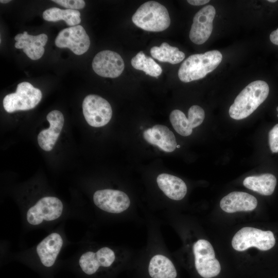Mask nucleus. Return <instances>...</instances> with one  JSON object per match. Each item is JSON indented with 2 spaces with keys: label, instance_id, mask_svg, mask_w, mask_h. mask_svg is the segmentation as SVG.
<instances>
[{
  "label": "nucleus",
  "instance_id": "nucleus-21",
  "mask_svg": "<svg viewBox=\"0 0 278 278\" xmlns=\"http://www.w3.org/2000/svg\"><path fill=\"white\" fill-rule=\"evenodd\" d=\"M148 272L152 278H176V268L171 261L165 256L158 254L151 259Z\"/></svg>",
  "mask_w": 278,
  "mask_h": 278
},
{
  "label": "nucleus",
  "instance_id": "nucleus-7",
  "mask_svg": "<svg viewBox=\"0 0 278 278\" xmlns=\"http://www.w3.org/2000/svg\"><path fill=\"white\" fill-rule=\"evenodd\" d=\"M82 109L85 120L94 127H100L107 125L112 115V108L109 102L95 94L89 95L84 98Z\"/></svg>",
  "mask_w": 278,
  "mask_h": 278
},
{
  "label": "nucleus",
  "instance_id": "nucleus-19",
  "mask_svg": "<svg viewBox=\"0 0 278 278\" xmlns=\"http://www.w3.org/2000/svg\"><path fill=\"white\" fill-rule=\"evenodd\" d=\"M161 190L169 198L174 200L182 199L186 194L187 186L180 178L167 173H161L157 178Z\"/></svg>",
  "mask_w": 278,
  "mask_h": 278
},
{
  "label": "nucleus",
  "instance_id": "nucleus-9",
  "mask_svg": "<svg viewBox=\"0 0 278 278\" xmlns=\"http://www.w3.org/2000/svg\"><path fill=\"white\" fill-rule=\"evenodd\" d=\"M55 42L57 47L68 48L77 55L87 51L90 45L89 37L81 25L62 30L56 38Z\"/></svg>",
  "mask_w": 278,
  "mask_h": 278
},
{
  "label": "nucleus",
  "instance_id": "nucleus-34",
  "mask_svg": "<svg viewBox=\"0 0 278 278\" xmlns=\"http://www.w3.org/2000/svg\"><path fill=\"white\" fill-rule=\"evenodd\" d=\"M276 110H277V116L278 117V107H277V108H276Z\"/></svg>",
  "mask_w": 278,
  "mask_h": 278
},
{
  "label": "nucleus",
  "instance_id": "nucleus-31",
  "mask_svg": "<svg viewBox=\"0 0 278 278\" xmlns=\"http://www.w3.org/2000/svg\"><path fill=\"white\" fill-rule=\"evenodd\" d=\"M10 1H10V0H1L0 2L1 3H8V2H10Z\"/></svg>",
  "mask_w": 278,
  "mask_h": 278
},
{
  "label": "nucleus",
  "instance_id": "nucleus-26",
  "mask_svg": "<svg viewBox=\"0 0 278 278\" xmlns=\"http://www.w3.org/2000/svg\"><path fill=\"white\" fill-rule=\"evenodd\" d=\"M204 117V111L200 106L194 105L189 109L187 118L193 129L200 125L203 121Z\"/></svg>",
  "mask_w": 278,
  "mask_h": 278
},
{
  "label": "nucleus",
  "instance_id": "nucleus-1",
  "mask_svg": "<svg viewBox=\"0 0 278 278\" xmlns=\"http://www.w3.org/2000/svg\"><path fill=\"white\" fill-rule=\"evenodd\" d=\"M269 92V87L265 81L252 82L236 97L229 108V115L236 120L248 117L266 100Z\"/></svg>",
  "mask_w": 278,
  "mask_h": 278
},
{
  "label": "nucleus",
  "instance_id": "nucleus-23",
  "mask_svg": "<svg viewBox=\"0 0 278 278\" xmlns=\"http://www.w3.org/2000/svg\"><path fill=\"white\" fill-rule=\"evenodd\" d=\"M43 19L49 22L63 20L70 26H77L81 22L80 13L76 10L61 9L52 7L43 13Z\"/></svg>",
  "mask_w": 278,
  "mask_h": 278
},
{
  "label": "nucleus",
  "instance_id": "nucleus-3",
  "mask_svg": "<svg viewBox=\"0 0 278 278\" xmlns=\"http://www.w3.org/2000/svg\"><path fill=\"white\" fill-rule=\"evenodd\" d=\"M132 21L138 27L152 32L163 31L170 24L167 9L155 1H148L142 4L133 15Z\"/></svg>",
  "mask_w": 278,
  "mask_h": 278
},
{
  "label": "nucleus",
  "instance_id": "nucleus-6",
  "mask_svg": "<svg viewBox=\"0 0 278 278\" xmlns=\"http://www.w3.org/2000/svg\"><path fill=\"white\" fill-rule=\"evenodd\" d=\"M193 252L195 267L200 276L212 278L219 274L221 266L209 241L202 239L197 241L193 246Z\"/></svg>",
  "mask_w": 278,
  "mask_h": 278
},
{
  "label": "nucleus",
  "instance_id": "nucleus-24",
  "mask_svg": "<svg viewBox=\"0 0 278 278\" xmlns=\"http://www.w3.org/2000/svg\"><path fill=\"white\" fill-rule=\"evenodd\" d=\"M132 66L136 70L143 71L146 74L158 77L162 70L161 67L150 57L146 56L143 51H140L131 60Z\"/></svg>",
  "mask_w": 278,
  "mask_h": 278
},
{
  "label": "nucleus",
  "instance_id": "nucleus-20",
  "mask_svg": "<svg viewBox=\"0 0 278 278\" xmlns=\"http://www.w3.org/2000/svg\"><path fill=\"white\" fill-rule=\"evenodd\" d=\"M247 188L260 195L269 196L272 194L276 184L275 177L271 173H263L258 176H249L243 181Z\"/></svg>",
  "mask_w": 278,
  "mask_h": 278
},
{
  "label": "nucleus",
  "instance_id": "nucleus-2",
  "mask_svg": "<svg viewBox=\"0 0 278 278\" xmlns=\"http://www.w3.org/2000/svg\"><path fill=\"white\" fill-rule=\"evenodd\" d=\"M222 59V54L217 50L190 55L181 65L178 77L184 82L202 79L214 71Z\"/></svg>",
  "mask_w": 278,
  "mask_h": 278
},
{
  "label": "nucleus",
  "instance_id": "nucleus-28",
  "mask_svg": "<svg viewBox=\"0 0 278 278\" xmlns=\"http://www.w3.org/2000/svg\"><path fill=\"white\" fill-rule=\"evenodd\" d=\"M269 145L272 153L278 152V124L275 125L268 134Z\"/></svg>",
  "mask_w": 278,
  "mask_h": 278
},
{
  "label": "nucleus",
  "instance_id": "nucleus-5",
  "mask_svg": "<svg viewBox=\"0 0 278 278\" xmlns=\"http://www.w3.org/2000/svg\"><path fill=\"white\" fill-rule=\"evenodd\" d=\"M41 98L42 93L39 89L28 82H22L18 85L15 93L5 96L3 107L8 113L29 110L36 107Z\"/></svg>",
  "mask_w": 278,
  "mask_h": 278
},
{
  "label": "nucleus",
  "instance_id": "nucleus-8",
  "mask_svg": "<svg viewBox=\"0 0 278 278\" xmlns=\"http://www.w3.org/2000/svg\"><path fill=\"white\" fill-rule=\"evenodd\" d=\"M63 209V204L58 198L44 197L29 208L26 219L29 224L37 225L43 221H52L58 218Z\"/></svg>",
  "mask_w": 278,
  "mask_h": 278
},
{
  "label": "nucleus",
  "instance_id": "nucleus-15",
  "mask_svg": "<svg viewBox=\"0 0 278 278\" xmlns=\"http://www.w3.org/2000/svg\"><path fill=\"white\" fill-rule=\"evenodd\" d=\"M14 40L16 41L15 47L23 49L30 59L35 60L41 58L44 54V46L47 42L48 37L45 33L32 36L24 31L15 36Z\"/></svg>",
  "mask_w": 278,
  "mask_h": 278
},
{
  "label": "nucleus",
  "instance_id": "nucleus-12",
  "mask_svg": "<svg viewBox=\"0 0 278 278\" xmlns=\"http://www.w3.org/2000/svg\"><path fill=\"white\" fill-rule=\"evenodd\" d=\"M92 67L97 75L114 78L121 74L125 68V63L118 53L106 50L96 55L93 60Z\"/></svg>",
  "mask_w": 278,
  "mask_h": 278
},
{
  "label": "nucleus",
  "instance_id": "nucleus-25",
  "mask_svg": "<svg viewBox=\"0 0 278 278\" xmlns=\"http://www.w3.org/2000/svg\"><path fill=\"white\" fill-rule=\"evenodd\" d=\"M170 121L176 131L184 136L190 135L193 132L190 123L183 112L174 110L170 114Z\"/></svg>",
  "mask_w": 278,
  "mask_h": 278
},
{
  "label": "nucleus",
  "instance_id": "nucleus-14",
  "mask_svg": "<svg viewBox=\"0 0 278 278\" xmlns=\"http://www.w3.org/2000/svg\"><path fill=\"white\" fill-rule=\"evenodd\" d=\"M47 120L49 123L48 129L42 130L38 135V142L40 147L44 150H51L62 129L64 118L63 114L55 110L47 115Z\"/></svg>",
  "mask_w": 278,
  "mask_h": 278
},
{
  "label": "nucleus",
  "instance_id": "nucleus-17",
  "mask_svg": "<svg viewBox=\"0 0 278 278\" xmlns=\"http://www.w3.org/2000/svg\"><path fill=\"white\" fill-rule=\"evenodd\" d=\"M257 205V200L254 196L242 192H231L222 198L220 202L221 208L229 213L253 211Z\"/></svg>",
  "mask_w": 278,
  "mask_h": 278
},
{
  "label": "nucleus",
  "instance_id": "nucleus-30",
  "mask_svg": "<svg viewBox=\"0 0 278 278\" xmlns=\"http://www.w3.org/2000/svg\"><path fill=\"white\" fill-rule=\"evenodd\" d=\"M210 2L209 0H188L187 2L194 6H200L204 5Z\"/></svg>",
  "mask_w": 278,
  "mask_h": 278
},
{
  "label": "nucleus",
  "instance_id": "nucleus-16",
  "mask_svg": "<svg viewBox=\"0 0 278 278\" xmlns=\"http://www.w3.org/2000/svg\"><path fill=\"white\" fill-rule=\"evenodd\" d=\"M144 139L166 152L173 151L177 144L173 133L164 125H156L143 132Z\"/></svg>",
  "mask_w": 278,
  "mask_h": 278
},
{
  "label": "nucleus",
  "instance_id": "nucleus-22",
  "mask_svg": "<svg viewBox=\"0 0 278 278\" xmlns=\"http://www.w3.org/2000/svg\"><path fill=\"white\" fill-rule=\"evenodd\" d=\"M151 56L159 61L175 64L181 62L185 58L183 52L178 48L163 42L160 46H153L150 49Z\"/></svg>",
  "mask_w": 278,
  "mask_h": 278
},
{
  "label": "nucleus",
  "instance_id": "nucleus-27",
  "mask_svg": "<svg viewBox=\"0 0 278 278\" xmlns=\"http://www.w3.org/2000/svg\"><path fill=\"white\" fill-rule=\"evenodd\" d=\"M53 2L69 9H82L85 3L83 0H53Z\"/></svg>",
  "mask_w": 278,
  "mask_h": 278
},
{
  "label": "nucleus",
  "instance_id": "nucleus-32",
  "mask_svg": "<svg viewBox=\"0 0 278 278\" xmlns=\"http://www.w3.org/2000/svg\"><path fill=\"white\" fill-rule=\"evenodd\" d=\"M268 2H270V3H275L276 2V0H268Z\"/></svg>",
  "mask_w": 278,
  "mask_h": 278
},
{
  "label": "nucleus",
  "instance_id": "nucleus-33",
  "mask_svg": "<svg viewBox=\"0 0 278 278\" xmlns=\"http://www.w3.org/2000/svg\"><path fill=\"white\" fill-rule=\"evenodd\" d=\"M180 147V146L179 145H177V148H179Z\"/></svg>",
  "mask_w": 278,
  "mask_h": 278
},
{
  "label": "nucleus",
  "instance_id": "nucleus-29",
  "mask_svg": "<svg viewBox=\"0 0 278 278\" xmlns=\"http://www.w3.org/2000/svg\"><path fill=\"white\" fill-rule=\"evenodd\" d=\"M270 40L273 44L278 46V28L270 33Z\"/></svg>",
  "mask_w": 278,
  "mask_h": 278
},
{
  "label": "nucleus",
  "instance_id": "nucleus-4",
  "mask_svg": "<svg viewBox=\"0 0 278 278\" xmlns=\"http://www.w3.org/2000/svg\"><path fill=\"white\" fill-rule=\"evenodd\" d=\"M275 243L274 234L271 231L249 227L239 230L232 240L233 248L238 251H244L252 247L267 251L271 249Z\"/></svg>",
  "mask_w": 278,
  "mask_h": 278
},
{
  "label": "nucleus",
  "instance_id": "nucleus-11",
  "mask_svg": "<svg viewBox=\"0 0 278 278\" xmlns=\"http://www.w3.org/2000/svg\"><path fill=\"white\" fill-rule=\"evenodd\" d=\"M93 201L100 209L113 214L126 211L130 204L129 198L126 193L111 189L95 192L93 195Z\"/></svg>",
  "mask_w": 278,
  "mask_h": 278
},
{
  "label": "nucleus",
  "instance_id": "nucleus-18",
  "mask_svg": "<svg viewBox=\"0 0 278 278\" xmlns=\"http://www.w3.org/2000/svg\"><path fill=\"white\" fill-rule=\"evenodd\" d=\"M63 243L61 235L57 233H53L37 245V253L43 266L50 267L54 264Z\"/></svg>",
  "mask_w": 278,
  "mask_h": 278
},
{
  "label": "nucleus",
  "instance_id": "nucleus-10",
  "mask_svg": "<svg viewBox=\"0 0 278 278\" xmlns=\"http://www.w3.org/2000/svg\"><path fill=\"white\" fill-rule=\"evenodd\" d=\"M216 10L212 5L203 7L193 18L189 37L196 44H202L210 37L213 30V21Z\"/></svg>",
  "mask_w": 278,
  "mask_h": 278
},
{
  "label": "nucleus",
  "instance_id": "nucleus-13",
  "mask_svg": "<svg viewBox=\"0 0 278 278\" xmlns=\"http://www.w3.org/2000/svg\"><path fill=\"white\" fill-rule=\"evenodd\" d=\"M115 255L109 247L99 249L96 252L88 251L83 253L79 259L82 271L87 275L95 273L100 267H109L114 263Z\"/></svg>",
  "mask_w": 278,
  "mask_h": 278
}]
</instances>
